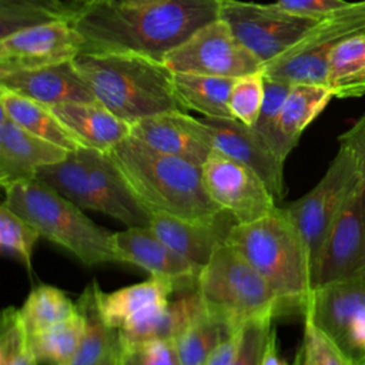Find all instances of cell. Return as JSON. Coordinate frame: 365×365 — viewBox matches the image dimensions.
Masks as SVG:
<instances>
[{
	"instance_id": "35",
	"label": "cell",
	"mask_w": 365,
	"mask_h": 365,
	"mask_svg": "<svg viewBox=\"0 0 365 365\" xmlns=\"http://www.w3.org/2000/svg\"><path fill=\"white\" fill-rule=\"evenodd\" d=\"M264 93L265 74L262 68L235 78L228 103L232 118L252 127L259 115Z\"/></svg>"
},
{
	"instance_id": "10",
	"label": "cell",
	"mask_w": 365,
	"mask_h": 365,
	"mask_svg": "<svg viewBox=\"0 0 365 365\" xmlns=\"http://www.w3.org/2000/svg\"><path fill=\"white\" fill-rule=\"evenodd\" d=\"M304 317L336 345L349 365H365V278L315 288Z\"/></svg>"
},
{
	"instance_id": "21",
	"label": "cell",
	"mask_w": 365,
	"mask_h": 365,
	"mask_svg": "<svg viewBox=\"0 0 365 365\" xmlns=\"http://www.w3.org/2000/svg\"><path fill=\"white\" fill-rule=\"evenodd\" d=\"M174 287L168 281L151 277L111 292L98 288V307L106 322L117 329L133 328L168 305Z\"/></svg>"
},
{
	"instance_id": "33",
	"label": "cell",
	"mask_w": 365,
	"mask_h": 365,
	"mask_svg": "<svg viewBox=\"0 0 365 365\" xmlns=\"http://www.w3.org/2000/svg\"><path fill=\"white\" fill-rule=\"evenodd\" d=\"M40 237V232L27 220L1 202L0 247L4 252L19 257L29 272H31L33 252Z\"/></svg>"
},
{
	"instance_id": "8",
	"label": "cell",
	"mask_w": 365,
	"mask_h": 365,
	"mask_svg": "<svg viewBox=\"0 0 365 365\" xmlns=\"http://www.w3.org/2000/svg\"><path fill=\"white\" fill-rule=\"evenodd\" d=\"M361 181L352 153L339 145L338 153L317 185L301 198L284 205L304 241L311 271L338 214Z\"/></svg>"
},
{
	"instance_id": "9",
	"label": "cell",
	"mask_w": 365,
	"mask_h": 365,
	"mask_svg": "<svg viewBox=\"0 0 365 365\" xmlns=\"http://www.w3.org/2000/svg\"><path fill=\"white\" fill-rule=\"evenodd\" d=\"M220 19L231 27L240 43L264 64L302 38L322 17L295 14L277 1L261 4L221 0Z\"/></svg>"
},
{
	"instance_id": "31",
	"label": "cell",
	"mask_w": 365,
	"mask_h": 365,
	"mask_svg": "<svg viewBox=\"0 0 365 365\" xmlns=\"http://www.w3.org/2000/svg\"><path fill=\"white\" fill-rule=\"evenodd\" d=\"M74 304L66 294L53 285H38L30 291L19 308L23 325L29 335L44 331L77 314Z\"/></svg>"
},
{
	"instance_id": "17",
	"label": "cell",
	"mask_w": 365,
	"mask_h": 365,
	"mask_svg": "<svg viewBox=\"0 0 365 365\" xmlns=\"http://www.w3.org/2000/svg\"><path fill=\"white\" fill-rule=\"evenodd\" d=\"M235 224L237 221L227 211L210 220H190L151 212L148 227L174 251L202 268L212 254L227 244Z\"/></svg>"
},
{
	"instance_id": "43",
	"label": "cell",
	"mask_w": 365,
	"mask_h": 365,
	"mask_svg": "<svg viewBox=\"0 0 365 365\" xmlns=\"http://www.w3.org/2000/svg\"><path fill=\"white\" fill-rule=\"evenodd\" d=\"M262 365H288L287 362H284L281 359V356L278 355V349H277V338L274 336L268 349H267V354L264 356V362Z\"/></svg>"
},
{
	"instance_id": "7",
	"label": "cell",
	"mask_w": 365,
	"mask_h": 365,
	"mask_svg": "<svg viewBox=\"0 0 365 365\" xmlns=\"http://www.w3.org/2000/svg\"><path fill=\"white\" fill-rule=\"evenodd\" d=\"M365 33V0L349 3L325 17L295 44L264 63V74L289 84L327 86L332 50L345 38Z\"/></svg>"
},
{
	"instance_id": "30",
	"label": "cell",
	"mask_w": 365,
	"mask_h": 365,
	"mask_svg": "<svg viewBox=\"0 0 365 365\" xmlns=\"http://www.w3.org/2000/svg\"><path fill=\"white\" fill-rule=\"evenodd\" d=\"M84 332L83 315L61 321L44 331L30 335V348L37 365H70Z\"/></svg>"
},
{
	"instance_id": "40",
	"label": "cell",
	"mask_w": 365,
	"mask_h": 365,
	"mask_svg": "<svg viewBox=\"0 0 365 365\" xmlns=\"http://www.w3.org/2000/svg\"><path fill=\"white\" fill-rule=\"evenodd\" d=\"M277 3L295 14L321 19L338 9L348 6L351 1H346V0H277Z\"/></svg>"
},
{
	"instance_id": "20",
	"label": "cell",
	"mask_w": 365,
	"mask_h": 365,
	"mask_svg": "<svg viewBox=\"0 0 365 365\" xmlns=\"http://www.w3.org/2000/svg\"><path fill=\"white\" fill-rule=\"evenodd\" d=\"M0 87L48 107L71 101H97L74 61L0 74Z\"/></svg>"
},
{
	"instance_id": "46",
	"label": "cell",
	"mask_w": 365,
	"mask_h": 365,
	"mask_svg": "<svg viewBox=\"0 0 365 365\" xmlns=\"http://www.w3.org/2000/svg\"><path fill=\"white\" fill-rule=\"evenodd\" d=\"M86 1H93V0H86Z\"/></svg>"
},
{
	"instance_id": "2",
	"label": "cell",
	"mask_w": 365,
	"mask_h": 365,
	"mask_svg": "<svg viewBox=\"0 0 365 365\" xmlns=\"http://www.w3.org/2000/svg\"><path fill=\"white\" fill-rule=\"evenodd\" d=\"M108 154L150 214L210 220L224 211L208 195L202 168L194 163L161 153L133 135L120 141Z\"/></svg>"
},
{
	"instance_id": "32",
	"label": "cell",
	"mask_w": 365,
	"mask_h": 365,
	"mask_svg": "<svg viewBox=\"0 0 365 365\" xmlns=\"http://www.w3.org/2000/svg\"><path fill=\"white\" fill-rule=\"evenodd\" d=\"M231 334L234 332L221 321L205 312L174 341L181 365H204L218 344Z\"/></svg>"
},
{
	"instance_id": "39",
	"label": "cell",
	"mask_w": 365,
	"mask_h": 365,
	"mask_svg": "<svg viewBox=\"0 0 365 365\" xmlns=\"http://www.w3.org/2000/svg\"><path fill=\"white\" fill-rule=\"evenodd\" d=\"M302 365H349L336 345L307 317H304Z\"/></svg>"
},
{
	"instance_id": "47",
	"label": "cell",
	"mask_w": 365,
	"mask_h": 365,
	"mask_svg": "<svg viewBox=\"0 0 365 365\" xmlns=\"http://www.w3.org/2000/svg\"><path fill=\"white\" fill-rule=\"evenodd\" d=\"M115 362H117V361H115Z\"/></svg>"
},
{
	"instance_id": "45",
	"label": "cell",
	"mask_w": 365,
	"mask_h": 365,
	"mask_svg": "<svg viewBox=\"0 0 365 365\" xmlns=\"http://www.w3.org/2000/svg\"><path fill=\"white\" fill-rule=\"evenodd\" d=\"M125 3H133V4H148V3H157V1H165V0H121Z\"/></svg>"
},
{
	"instance_id": "26",
	"label": "cell",
	"mask_w": 365,
	"mask_h": 365,
	"mask_svg": "<svg viewBox=\"0 0 365 365\" xmlns=\"http://www.w3.org/2000/svg\"><path fill=\"white\" fill-rule=\"evenodd\" d=\"M234 80L191 73H173L174 94L182 108L214 118H232L228 103Z\"/></svg>"
},
{
	"instance_id": "15",
	"label": "cell",
	"mask_w": 365,
	"mask_h": 365,
	"mask_svg": "<svg viewBox=\"0 0 365 365\" xmlns=\"http://www.w3.org/2000/svg\"><path fill=\"white\" fill-rule=\"evenodd\" d=\"M205 137L212 150L244 164L252 170L269 188L277 202L285 197L284 164L265 143L252 130L235 118H200Z\"/></svg>"
},
{
	"instance_id": "4",
	"label": "cell",
	"mask_w": 365,
	"mask_h": 365,
	"mask_svg": "<svg viewBox=\"0 0 365 365\" xmlns=\"http://www.w3.org/2000/svg\"><path fill=\"white\" fill-rule=\"evenodd\" d=\"M230 245L262 275L278 299L279 314L304 317L312 295V271L304 241L284 207L247 224H235Z\"/></svg>"
},
{
	"instance_id": "28",
	"label": "cell",
	"mask_w": 365,
	"mask_h": 365,
	"mask_svg": "<svg viewBox=\"0 0 365 365\" xmlns=\"http://www.w3.org/2000/svg\"><path fill=\"white\" fill-rule=\"evenodd\" d=\"M88 3L86 0H0V37L51 21L71 23Z\"/></svg>"
},
{
	"instance_id": "3",
	"label": "cell",
	"mask_w": 365,
	"mask_h": 365,
	"mask_svg": "<svg viewBox=\"0 0 365 365\" xmlns=\"http://www.w3.org/2000/svg\"><path fill=\"white\" fill-rule=\"evenodd\" d=\"M73 61L96 100L130 124L161 113L185 111L174 94L173 73L160 60L81 51Z\"/></svg>"
},
{
	"instance_id": "11",
	"label": "cell",
	"mask_w": 365,
	"mask_h": 365,
	"mask_svg": "<svg viewBox=\"0 0 365 365\" xmlns=\"http://www.w3.org/2000/svg\"><path fill=\"white\" fill-rule=\"evenodd\" d=\"M171 73H191L238 78L262 68V63L234 36L231 27L215 19L171 50L163 60Z\"/></svg>"
},
{
	"instance_id": "18",
	"label": "cell",
	"mask_w": 365,
	"mask_h": 365,
	"mask_svg": "<svg viewBox=\"0 0 365 365\" xmlns=\"http://www.w3.org/2000/svg\"><path fill=\"white\" fill-rule=\"evenodd\" d=\"M144 144L200 167L212 153L200 118L187 111H168L141 118L131 124V134Z\"/></svg>"
},
{
	"instance_id": "19",
	"label": "cell",
	"mask_w": 365,
	"mask_h": 365,
	"mask_svg": "<svg viewBox=\"0 0 365 365\" xmlns=\"http://www.w3.org/2000/svg\"><path fill=\"white\" fill-rule=\"evenodd\" d=\"M70 151L46 141L0 114V184L3 188L34 180L40 168L58 163Z\"/></svg>"
},
{
	"instance_id": "29",
	"label": "cell",
	"mask_w": 365,
	"mask_h": 365,
	"mask_svg": "<svg viewBox=\"0 0 365 365\" xmlns=\"http://www.w3.org/2000/svg\"><path fill=\"white\" fill-rule=\"evenodd\" d=\"M327 86L338 98L365 94V33L345 38L332 50Z\"/></svg>"
},
{
	"instance_id": "36",
	"label": "cell",
	"mask_w": 365,
	"mask_h": 365,
	"mask_svg": "<svg viewBox=\"0 0 365 365\" xmlns=\"http://www.w3.org/2000/svg\"><path fill=\"white\" fill-rule=\"evenodd\" d=\"M275 315H264L245 322L238 332V348L230 365H262L267 349L275 336Z\"/></svg>"
},
{
	"instance_id": "25",
	"label": "cell",
	"mask_w": 365,
	"mask_h": 365,
	"mask_svg": "<svg viewBox=\"0 0 365 365\" xmlns=\"http://www.w3.org/2000/svg\"><path fill=\"white\" fill-rule=\"evenodd\" d=\"M0 107L16 124L46 141L63 147L67 151H76L84 147L53 113L51 107L43 103L0 87Z\"/></svg>"
},
{
	"instance_id": "42",
	"label": "cell",
	"mask_w": 365,
	"mask_h": 365,
	"mask_svg": "<svg viewBox=\"0 0 365 365\" xmlns=\"http://www.w3.org/2000/svg\"><path fill=\"white\" fill-rule=\"evenodd\" d=\"M238 332L240 331L222 339L207 358L204 365H230L238 348Z\"/></svg>"
},
{
	"instance_id": "6",
	"label": "cell",
	"mask_w": 365,
	"mask_h": 365,
	"mask_svg": "<svg viewBox=\"0 0 365 365\" xmlns=\"http://www.w3.org/2000/svg\"><path fill=\"white\" fill-rule=\"evenodd\" d=\"M197 292L205 312L237 332L250 319L278 315V299L262 275L228 242L201 268Z\"/></svg>"
},
{
	"instance_id": "24",
	"label": "cell",
	"mask_w": 365,
	"mask_h": 365,
	"mask_svg": "<svg viewBox=\"0 0 365 365\" xmlns=\"http://www.w3.org/2000/svg\"><path fill=\"white\" fill-rule=\"evenodd\" d=\"M205 314L202 301L195 291L178 292V298L141 324L118 331L120 342L175 341L192 322Z\"/></svg>"
},
{
	"instance_id": "38",
	"label": "cell",
	"mask_w": 365,
	"mask_h": 365,
	"mask_svg": "<svg viewBox=\"0 0 365 365\" xmlns=\"http://www.w3.org/2000/svg\"><path fill=\"white\" fill-rule=\"evenodd\" d=\"M115 365H181L174 341L118 342Z\"/></svg>"
},
{
	"instance_id": "13",
	"label": "cell",
	"mask_w": 365,
	"mask_h": 365,
	"mask_svg": "<svg viewBox=\"0 0 365 365\" xmlns=\"http://www.w3.org/2000/svg\"><path fill=\"white\" fill-rule=\"evenodd\" d=\"M365 269V182L361 181L338 214L312 269V291L349 279Z\"/></svg>"
},
{
	"instance_id": "5",
	"label": "cell",
	"mask_w": 365,
	"mask_h": 365,
	"mask_svg": "<svg viewBox=\"0 0 365 365\" xmlns=\"http://www.w3.org/2000/svg\"><path fill=\"white\" fill-rule=\"evenodd\" d=\"M4 190L3 202L27 220L43 238L64 248L87 267L123 264L114 232L97 225L80 207L40 182L29 180Z\"/></svg>"
},
{
	"instance_id": "22",
	"label": "cell",
	"mask_w": 365,
	"mask_h": 365,
	"mask_svg": "<svg viewBox=\"0 0 365 365\" xmlns=\"http://www.w3.org/2000/svg\"><path fill=\"white\" fill-rule=\"evenodd\" d=\"M84 147L108 153L131 134V124L98 101H71L51 107Z\"/></svg>"
},
{
	"instance_id": "23",
	"label": "cell",
	"mask_w": 365,
	"mask_h": 365,
	"mask_svg": "<svg viewBox=\"0 0 365 365\" xmlns=\"http://www.w3.org/2000/svg\"><path fill=\"white\" fill-rule=\"evenodd\" d=\"M334 97L328 86L292 84L278 120V155L285 161L304 130L324 111Z\"/></svg>"
},
{
	"instance_id": "16",
	"label": "cell",
	"mask_w": 365,
	"mask_h": 365,
	"mask_svg": "<svg viewBox=\"0 0 365 365\" xmlns=\"http://www.w3.org/2000/svg\"><path fill=\"white\" fill-rule=\"evenodd\" d=\"M114 242L123 264L140 267L151 277L168 281L177 294L197 289L201 268L174 251L150 227L117 231Z\"/></svg>"
},
{
	"instance_id": "34",
	"label": "cell",
	"mask_w": 365,
	"mask_h": 365,
	"mask_svg": "<svg viewBox=\"0 0 365 365\" xmlns=\"http://www.w3.org/2000/svg\"><path fill=\"white\" fill-rule=\"evenodd\" d=\"M0 365H37L30 348V335L14 307H7L1 312Z\"/></svg>"
},
{
	"instance_id": "12",
	"label": "cell",
	"mask_w": 365,
	"mask_h": 365,
	"mask_svg": "<svg viewBox=\"0 0 365 365\" xmlns=\"http://www.w3.org/2000/svg\"><path fill=\"white\" fill-rule=\"evenodd\" d=\"M202 180L211 200L247 224L275 211L279 205L265 182L244 164L212 150L202 164Z\"/></svg>"
},
{
	"instance_id": "1",
	"label": "cell",
	"mask_w": 365,
	"mask_h": 365,
	"mask_svg": "<svg viewBox=\"0 0 365 365\" xmlns=\"http://www.w3.org/2000/svg\"><path fill=\"white\" fill-rule=\"evenodd\" d=\"M220 6L221 0H93L71 24L86 53H131L163 61L194 31L218 19Z\"/></svg>"
},
{
	"instance_id": "27",
	"label": "cell",
	"mask_w": 365,
	"mask_h": 365,
	"mask_svg": "<svg viewBox=\"0 0 365 365\" xmlns=\"http://www.w3.org/2000/svg\"><path fill=\"white\" fill-rule=\"evenodd\" d=\"M98 284L90 282L77 299V309L84 319V332L77 354L70 365H98L118 345V331L103 318L98 307Z\"/></svg>"
},
{
	"instance_id": "37",
	"label": "cell",
	"mask_w": 365,
	"mask_h": 365,
	"mask_svg": "<svg viewBox=\"0 0 365 365\" xmlns=\"http://www.w3.org/2000/svg\"><path fill=\"white\" fill-rule=\"evenodd\" d=\"M291 86L292 84L289 83L274 80L265 76V93H264L261 111L255 124L252 125V130L264 140V143L277 155H278V120H279L284 101L291 90Z\"/></svg>"
},
{
	"instance_id": "44",
	"label": "cell",
	"mask_w": 365,
	"mask_h": 365,
	"mask_svg": "<svg viewBox=\"0 0 365 365\" xmlns=\"http://www.w3.org/2000/svg\"><path fill=\"white\" fill-rule=\"evenodd\" d=\"M117 351H118V345H117V348H115L103 362H100L98 365H115V361H117Z\"/></svg>"
},
{
	"instance_id": "14",
	"label": "cell",
	"mask_w": 365,
	"mask_h": 365,
	"mask_svg": "<svg viewBox=\"0 0 365 365\" xmlns=\"http://www.w3.org/2000/svg\"><path fill=\"white\" fill-rule=\"evenodd\" d=\"M84 40L68 21L26 27L0 37V74L73 61Z\"/></svg>"
},
{
	"instance_id": "41",
	"label": "cell",
	"mask_w": 365,
	"mask_h": 365,
	"mask_svg": "<svg viewBox=\"0 0 365 365\" xmlns=\"http://www.w3.org/2000/svg\"><path fill=\"white\" fill-rule=\"evenodd\" d=\"M338 141L339 145L352 153L361 180L365 182V113L349 130L338 137Z\"/></svg>"
}]
</instances>
